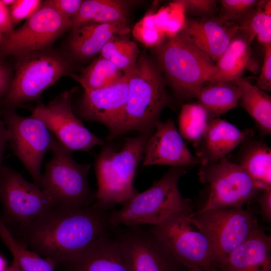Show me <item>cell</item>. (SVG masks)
I'll use <instances>...</instances> for the list:
<instances>
[{
  "label": "cell",
  "mask_w": 271,
  "mask_h": 271,
  "mask_svg": "<svg viewBox=\"0 0 271 271\" xmlns=\"http://www.w3.org/2000/svg\"><path fill=\"white\" fill-rule=\"evenodd\" d=\"M186 18L181 7L175 1L155 13L154 22L167 39L176 36L182 30Z\"/></svg>",
  "instance_id": "1f68e13d"
},
{
  "label": "cell",
  "mask_w": 271,
  "mask_h": 271,
  "mask_svg": "<svg viewBox=\"0 0 271 271\" xmlns=\"http://www.w3.org/2000/svg\"><path fill=\"white\" fill-rule=\"evenodd\" d=\"M186 173L184 168L171 167L149 189L139 192L119 209H112L111 226H154L176 212L193 211L191 201L183 198L178 188L179 180Z\"/></svg>",
  "instance_id": "277c9868"
},
{
  "label": "cell",
  "mask_w": 271,
  "mask_h": 271,
  "mask_svg": "<svg viewBox=\"0 0 271 271\" xmlns=\"http://www.w3.org/2000/svg\"><path fill=\"white\" fill-rule=\"evenodd\" d=\"M190 218L209 240L220 270L228 256L258 225L253 213L243 207L198 211Z\"/></svg>",
  "instance_id": "9c48e42d"
},
{
  "label": "cell",
  "mask_w": 271,
  "mask_h": 271,
  "mask_svg": "<svg viewBox=\"0 0 271 271\" xmlns=\"http://www.w3.org/2000/svg\"><path fill=\"white\" fill-rule=\"evenodd\" d=\"M193 211L176 212L162 223L151 226V232L173 257L186 268L220 271L212 246L206 235L190 220Z\"/></svg>",
  "instance_id": "ba28073f"
},
{
  "label": "cell",
  "mask_w": 271,
  "mask_h": 271,
  "mask_svg": "<svg viewBox=\"0 0 271 271\" xmlns=\"http://www.w3.org/2000/svg\"><path fill=\"white\" fill-rule=\"evenodd\" d=\"M220 271H271V237L256 226L226 258Z\"/></svg>",
  "instance_id": "7402d4cb"
},
{
  "label": "cell",
  "mask_w": 271,
  "mask_h": 271,
  "mask_svg": "<svg viewBox=\"0 0 271 271\" xmlns=\"http://www.w3.org/2000/svg\"><path fill=\"white\" fill-rule=\"evenodd\" d=\"M16 57L15 74L1 102L10 108L38 99L46 89L69 74L72 68L68 56L50 48Z\"/></svg>",
  "instance_id": "52a82bcc"
},
{
  "label": "cell",
  "mask_w": 271,
  "mask_h": 271,
  "mask_svg": "<svg viewBox=\"0 0 271 271\" xmlns=\"http://www.w3.org/2000/svg\"><path fill=\"white\" fill-rule=\"evenodd\" d=\"M260 206V213L264 221H271V189L263 190L255 198Z\"/></svg>",
  "instance_id": "ab89813d"
},
{
  "label": "cell",
  "mask_w": 271,
  "mask_h": 271,
  "mask_svg": "<svg viewBox=\"0 0 271 271\" xmlns=\"http://www.w3.org/2000/svg\"><path fill=\"white\" fill-rule=\"evenodd\" d=\"M251 43L240 31L215 62L216 71L208 82L232 81L241 77L251 55Z\"/></svg>",
  "instance_id": "cb8c5ba5"
},
{
  "label": "cell",
  "mask_w": 271,
  "mask_h": 271,
  "mask_svg": "<svg viewBox=\"0 0 271 271\" xmlns=\"http://www.w3.org/2000/svg\"><path fill=\"white\" fill-rule=\"evenodd\" d=\"M7 261L5 258L0 255V271H5L7 269Z\"/></svg>",
  "instance_id": "bcb514c9"
},
{
  "label": "cell",
  "mask_w": 271,
  "mask_h": 271,
  "mask_svg": "<svg viewBox=\"0 0 271 271\" xmlns=\"http://www.w3.org/2000/svg\"><path fill=\"white\" fill-rule=\"evenodd\" d=\"M42 2L40 0H16L9 8L13 25L29 18L41 7Z\"/></svg>",
  "instance_id": "8d00e7d4"
},
{
  "label": "cell",
  "mask_w": 271,
  "mask_h": 271,
  "mask_svg": "<svg viewBox=\"0 0 271 271\" xmlns=\"http://www.w3.org/2000/svg\"><path fill=\"white\" fill-rule=\"evenodd\" d=\"M251 129H240L219 117L210 120L203 136L193 144L201 166L217 162L245 140L252 138Z\"/></svg>",
  "instance_id": "e0dca14e"
},
{
  "label": "cell",
  "mask_w": 271,
  "mask_h": 271,
  "mask_svg": "<svg viewBox=\"0 0 271 271\" xmlns=\"http://www.w3.org/2000/svg\"><path fill=\"white\" fill-rule=\"evenodd\" d=\"M72 93L65 91L48 104L39 103L31 115L41 120L56 140L70 151H88L103 141L90 131L75 115Z\"/></svg>",
  "instance_id": "5bb4252c"
},
{
  "label": "cell",
  "mask_w": 271,
  "mask_h": 271,
  "mask_svg": "<svg viewBox=\"0 0 271 271\" xmlns=\"http://www.w3.org/2000/svg\"><path fill=\"white\" fill-rule=\"evenodd\" d=\"M184 14L197 18L215 16L217 10L216 0H178Z\"/></svg>",
  "instance_id": "d590c367"
},
{
  "label": "cell",
  "mask_w": 271,
  "mask_h": 271,
  "mask_svg": "<svg viewBox=\"0 0 271 271\" xmlns=\"http://www.w3.org/2000/svg\"><path fill=\"white\" fill-rule=\"evenodd\" d=\"M238 164L261 190L271 189V149L259 141L247 139L241 143Z\"/></svg>",
  "instance_id": "603a6c76"
},
{
  "label": "cell",
  "mask_w": 271,
  "mask_h": 271,
  "mask_svg": "<svg viewBox=\"0 0 271 271\" xmlns=\"http://www.w3.org/2000/svg\"><path fill=\"white\" fill-rule=\"evenodd\" d=\"M72 26L71 20L43 2L21 27L4 35L0 45V58L50 48Z\"/></svg>",
  "instance_id": "7c38bea8"
},
{
  "label": "cell",
  "mask_w": 271,
  "mask_h": 271,
  "mask_svg": "<svg viewBox=\"0 0 271 271\" xmlns=\"http://www.w3.org/2000/svg\"><path fill=\"white\" fill-rule=\"evenodd\" d=\"M131 2L123 0L83 1L72 19V29L87 23H121L127 25Z\"/></svg>",
  "instance_id": "d4e9b609"
},
{
  "label": "cell",
  "mask_w": 271,
  "mask_h": 271,
  "mask_svg": "<svg viewBox=\"0 0 271 271\" xmlns=\"http://www.w3.org/2000/svg\"><path fill=\"white\" fill-rule=\"evenodd\" d=\"M154 130L145 146L143 166L166 165L185 169L200 164L172 119L159 120Z\"/></svg>",
  "instance_id": "2e32d148"
},
{
  "label": "cell",
  "mask_w": 271,
  "mask_h": 271,
  "mask_svg": "<svg viewBox=\"0 0 271 271\" xmlns=\"http://www.w3.org/2000/svg\"><path fill=\"white\" fill-rule=\"evenodd\" d=\"M129 271H184L186 268L162 242L143 225L115 227Z\"/></svg>",
  "instance_id": "9a60e30c"
},
{
  "label": "cell",
  "mask_w": 271,
  "mask_h": 271,
  "mask_svg": "<svg viewBox=\"0 0 271 271\" xmlns=\"http://www.w3.org/2000/svg\"><path fill=\"white\" fill-rule=\"evenodd\" d=\"M50 150L52 157L41 175L40 188L54 206L86 207L94 204L96 192L90 189L87 180L91 165L76 162L71 151L54 136Z\"/></svg>",
  "instance_id": "8992f818"
},
{
  "label": "cell",
  "mask_w": 271,
  "mask_h": 271,
  "mask_svg": "<svg viewBox=\"0 0 271 271\" xmlns=\"http://www.w3.org/2000/svg\"><path fill=\"white\" fill-rule=\"evenodd\" d=\"M152 133H140L126 139L119 150L109 146L102 148L94 164L98 185L95 205L111 211L139 193L133 181L143 159L145 146Z\"/></svg>",
  "instance_id": "3957f363"
},
{
  "label": "cell",
  "mask_w": 271,
  "mask_h": 271,
  "mask_svg": "<svg viewBox=\"0 0 271 271\" xmlns=\"http://www.w3.org/2000/svg\"><path fill=\"white\" fill-rule=\"evenodd\" d=\"M211 119L206 110L198 103L183 105L178 119L179 132L193 144L203 135Z\"/></svg>",
  "instance_id": "4dcf8cb0"
},
{
  "label": "cell",
  "mask_w": 271,
  "mask_h": 271,
  "mask_svg": "<svg viewBox=\"0 0 271 271\" xmlns=\"http://www.w3.org/2000/svg\"><path fill=\"white\" fill-rule=\"evenodd\" d=\"M124 74L113 63L100 55L74 78L84 90L102 88L115 83Z\"/></svg>",
  "instance_id": "f1b7e54d"
},
{
  "label": "cell",
  "mask_w": 271,
  "mask_h": 271,
  "mask_svg": "<svg viewBox=\"0 0 271 271\" xmlns=\"http://www.w3.org/2000/svg\"><path fill=\"white\" fill-rule=\"evenodd\" d=\"M5 271H22V270L17 262L13 260L11 265L9 267H7Z\"/></svg>",
  "instance_id": "f6af8a7d"
},
{
  "label": "cell",
  "mask_w": 271,
  "mask_h": 271,
  "mask_svg": "<svg viewBox=\"0 0 271 271\" xmlns=\"http://www.w3.org/2000/svg\"><path fill=\"white\" fill-rule=\"evenodd\" d=\"M198 176L209 187L206 201L198 211L243 207L262 191L238 164L226 157L200 166Z\"/></svg>",
  "instance_id": "30bf717a"
},
{
  "label": "cell",
  "mask_w": 271,
  "mask_h": 271,
  "mask_svg": "<svg viewBox=\"0 0 271 271\" xmlns=\"http://www.w3.org/2000/svg\"><path fill=\"white\" fill-rule=\"evenodd\" d=\"M65 271H129L115 228L97 238Z\"/></svg>",
  "instance_id": "44dd1931"
},
{
  "label": "cell",
  "mask_w": 271,
  "mask_h": 271,
  "mask_svg": "<svg viewBox=\"0 0 271 271\" xmlns=\"http://www.w3.org/2000/svg\"><path fill=\"white\" fill-rule=\"evenodd\" d=\"M128 75L127 99L121 113L107 127L112 139L132 130L153 132L169 102L163 74L155 61L140 55Z\"/></svg>",
  "instance_id": "7a4b0ae2"
},
{
  "label": "cell",
  "mask_w": 271,
  "mask_h": 271,
  "mask_svg": "<svg viewBox=\"0 0 271 271\" xmlns=\"http://www.w3.org/2000/svg\"><path fill=\"white\" fill-rule=\"evenodd\" d=\"M240 90V104L254 119L261 133H271V97L266 92L239 77L234 80Z\"/></svg>",
  "instance_id": "4316f807"
},
{
  "label": "cell",
  "mask_w": 271,
  "mask_h": 271,
  "mask_svg": "<svg viewBox=\"0 0 271 271\" xmlns=\"http://www.w3.org/2000/svg\"><path fill=\"white\" fill-rule=\"evenodd\" d=\"M260 0H221L219 17L238 25L258 5Z\"/></svg>",
  "instance_id": "e575fe53"
},
{
  "label": "cell",
  "mask_w": 271,
  "mask_h": 271,
  "mask_svg": "<svg viewBox=\"0 0 271 271\" xmlns=\"http://www.w3.org/2000/svg\"><path fill=\"white\" fill-rule=\"evenodd\" d=\"M14 31L9 7L0 0V31L4 35Z\"/></svg>",
  "instance_id": "b9f144b4"
},
{
  "label": "cell",
  "mask_w": 271,
  "mask_h": 271,
  "mask_svg": "<svg viewBox=\"0 0 271 271\" xmlns=\"http://www.w3.org/2000/svg\"><path fill=\"white\" fill-rule=\"evenodd\" d=\"M128 75L108 86L84 90L80 106V115L84 119L99 122L107 127L121 113L128 92Z\"/></svg>",
  "instance_id": "d6986e66"
},
{
  "label": "cell",
  "mask_w": 271,
  "mask_h": 271,
  "mask_svg": "<svg viewBox=\"0 0 271 271\" xmlns=\"http://www.w3.org/2000/svg\"><path fill=\"white\" fill-rule=\"evenodd\" d=\"M46 3L70 20L76 15L83 2L82 0H48Z\"/></svg>",
  "instance_id": "f35d334b"
},
{
  "label": "cell",
  "mask_w": 271,
  "mask_h": 271,
  "mask_svg": "<svg viewBox=\"0 0 271 271\" xmlns=\"http://www.w3.org/2000/svg\"><path fill=\"white\" fill-rule=\"evenodd\" d=\"M4 34H3L1 31H0V45L3 40Z\"/></svg>",
  "instance_id": "681fc988"
},
{
  "label": "cell",
  "mask_w": 271,
  "mask_h": 271,
  "mask_svg": "<svg viewBox=\"0 0 271 271\" xmlns=\"http://www.w3.org/2000/svg\"><path fill=\"white\" fill-rule=\"evenodd\" d=\"M255 85L265 92L271 91V44L264 46L262 67Z\"/></svg>",
  "instance_id": "74e56055"
},
{
  "label": "cell",
  "mask_w": 271,
  "mask_h": 271,
  "mask_svg": "<svg viewBox=\"0 0 271 271\" xmlns=\"http://www.w3.org/2000/svg\"><path fill=\"white\" fill-rule=\"evenodd\" d=\"M2 116L12 151L40 187L41 164L51 149L53 134L39 119L20 116L13 108L5 110Z\"/></svg>",
  "instance_id": "4fadbf2b"
},
{
  "label": "cell",
  "mask_w": 271,
  "mask_h": 271,
  "mask_svg": "<svg viewBox=\"0 0 271 271\" xmlns=\"http://www.w3.org/2000/svg\"><path fill=\"white\" fill-rule=\"evenodd\" d=\"M0 238L22 271H55L58 265L30 250L11 231L0 213Z\"/></svg>",
  "instance_id": "83f0119b"
},
{
  "label": "cell",
  "mask_w": 271,
  "mask_h": 271,
  "mask_svg": "<svg viewBox=\"0 0 271 271\" xmlns=\"http://www.w3.org/2000/svg\"><path fill=\"white\" fill-rule=\"evenodd\" d=\"M8 142V133L6 127L0 113V175L3 165V157L7 143Z\"/></svg>",
  "instance_id": "7bdbcfd3"
},
{
  "label": "cell",
  "mask_w": 271,
  "mask_h": 271,
  "mask_svg": "<svg viewBox=\"0 0 271 271\" xmlns=\"http://www.w3.org/2000/svg\"><path fill=\"white\" fill-rule=\"evenodd\" d=\"M111 211L94 203L86 207H54L16 231V237L41 256L65 267L112 228Z\"/></svg>",
  "instance_id": "6da1fadb"
},
{
  "label": "cell",
  "mask_w": 271,
  "mask_h": 271,
  "mask_svg": "<svg viewBox=\"0 0 271 271\" xmlns=\"http://www.w3.org/2000/svg\"><path fill=\"white\" fill-rule=\"evenodd\" d=\"M99 54L113 63L124 75H128L133 71L140 55L137 44L126 35L112 37L103 46Z\"/></svg>",
  "instance_id": "f546056e"
},
{
  "label": "cell",
  "mask_w": 271,
  "mask_h": 271,
  "mask_svg": "<svg viewBox=\"0 0 271 271\" xmlns=\"http://www.w3.org/2000/svg\"><path fill=\"white\" fill-rule=\"evenodd\" d=\"M0 201L5 222L14 226L16 231L27 227L55 207L40 187L7 166H3L0 175Z\"/></svg>",
  "instance_id": "8fae6325"
},
{
  "label": "cell",
  "mask_w": 271,
  "mask_h": 271,
  "mask_svg": "<svg viewBox=\"0 0 271 271\" xmlns=\"http://www.w3.org/2000/svg\"><path fill=\"white\" fill-rule=\"evenodd\" d=\"M271 21V1L260 0L250 14L238 24L239 30L251 43L265 25Z\"/></svg>",
  "instance_id": "836d02e7"
},
{
  "label": "cell",
  "mask_w": 271,
  "mask_h": 271,
  "mask_svg": "<svg viewBox=\"0 0 271 271\" xmlns=\"http://www.w3.org/2000/svg\"><path fill=\"white\" fill-rule=\"evenodd\" d=\"M2 3L7 7H11L12 6L16 0H1Z\"/></svg>",
  "instance_id": "7dc6e473"
},
{
  "label": "cell",
  "mask_w": 271,
  "mask_h": 271,
  "mask_svg": "<svg viewBox=\"0 0 271 271\" xmlns=\"http://www.w3.org/2000/svg\"><path fill=\"white\" fill-rule=\"evenodd\" d=\"M184 271H204V270L198 269V268H189V269H186Z\"/></svg>",
  "instance_id": "c3c4849f"
},
{
  "label": "cell",
  "mask_w": 271,
  "mask_h": 271,
  "mask_svg": "<svg viewBox=\"0 0 271 271\" xmlns=\"http://www.w3.org/2000/svg\"><path fill=\"white\" fill-rule=\"evenodd\" d=\"M12 71L0 60V103L7 93L12 81Z\"/></svg>",
  "instance_id": "60d3db41"
},
{
  "label": "cell",
  "mask_w": 271,
  "mask_h": 271,
  "mask_svg": "<svg viewBox=\"0 0 271 271\" xmlns=\"http://www.w3.org/2000/svg\"><path fill=\"white\" fill-rule=\"evenodd\" d=\"M153 49L163 74L182 96L196 97L216 71L215 63L182 30Z\"/></svg>",
  "instance_id": "5b68a950"
},
{
  "label": "cell",
  "mask_w": 271,
  "mask_h": 271,
  "mask_svg": "<svg viewBox=\"0 0 271 271\" xmlns=\"http://www.w3.org/2000/svg\"><path fill=\"white\" fill-rule=\"evenodd\" d=\"M256 37L258 41L264 46L271 44V21L265 25Z\"/></svg>",
  "instance_id": "ee69618b"
},
{
  "label": "cell",
  "mask_w": 271,
  "mask_h": 271,
  "mask_svg": "<svg viewBox=\"0 0 271 271\" xmlns=\"http://www.w3.org/2000/svg\"><path fill=\"white\" fill-rule=\"evenodd\" d=\"M239 97V88L232 81L207 83L201 87L195 98L212 119L236 107Z\"/></svg>",
  "instance_id": "484cf974"
},
{
  "label": "cell",
  "mask_w": 271,
  "mask_h": 271,
  "mask_svg": "<svg viewBox=\"0 0 271 271\" xmlns=\"http://www.w3.org/2000/svg\"><path fill=\"white\" fill-rule=\"evenodd\" d=\"M153 12L145 15L133 27L131 33L138 41L147 47L155 48L162 44L167 38L155 25Z\"/></svg>",
  "instance_id": "d6a6232c"
},
{
  "label": "cell",
  "mask_w": 271,
  "mask_h": 271,
  "mask_svg": "<svg viewBox=\"0 0 271 271\" xmlns=\"http://www.w3.org/2000/svg\"><path fill=\"white\" fill-rule=\"evenodd\" d=\"M239 30V25L219 17L186 18L182 31L215 63Z\"/></svg>",
  "instance_id": "ac0fdd59"
},
{
  "label": "cell",
  "mask_w": 271,
  "mask_h": 271,
  "mask_svg": "<svg viewBox=\"0 0 271 271\" xmlns=\"http://www.w3.org/2000/svg\"><path fill=\"white\" fill-rule=\"evenodd\" d=\"M130 29L121 23H87L72 29L67 43L68 57L89 59L98 53L112 37L127 35Z\"/></svg>",
  "instance_id": "ffe728a7"
}]
</instances>
